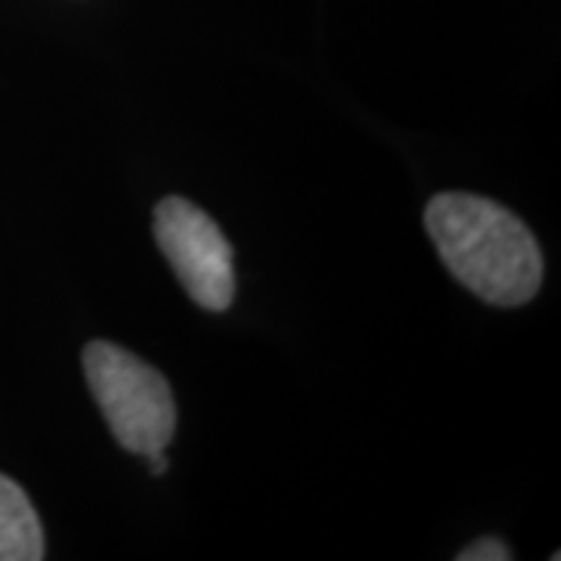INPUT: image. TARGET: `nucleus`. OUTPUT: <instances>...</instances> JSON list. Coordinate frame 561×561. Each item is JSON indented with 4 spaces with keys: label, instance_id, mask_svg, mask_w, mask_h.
Listing matches in <instances>:
<instances>
[{
    "label": "nucleus",
    "instance_id": "1",
    "mask_svg": "<svg viewBox=\"0 0 561 561\" xmlns=\"http://www.w3.org/2000/svg\"><path fill=\"white\" fill-rule=\"evenodd\" d=\"M424 224L447 271L489 305L520 307L541 289V248L500 203L439 193L426 206Z\"/></svg>",
    "mask_w": 561,
    "mask_h": 561
},
{
    "label": "nucleus",
    "instance_id": "2",
    "mask_svg": "<svg viewBox=\"0 0 561 561\" xmlns=\"http://www.w3.org/2000/svg\"><path fill=\"white\" fill-rule=\"evenodd\" d=\"M83 371L110 432L125 450L149 458L170 445L178 405L161 371L107 341L83 348Z\"/></svg>",
    "mask_w": 561,
    "mask_h": 561
},
{
    "label": "nucleus",
    "instance_id": "3",
    "mask_svg": "<svg viewBox=\"0 0 561 561\" xmlns=\"http://www.w3.org/2000/svg\"><path fill=\"white\" fill-rule=\"evenodd\" d=\"M159 250L178 273L180 284L203 310L221 312L234 299V252L206 210L170 195L153 210Z\"/></svg>",
    "mask_w": 561,
    "mask_h": 561
},
{
    "label": "nucleus",
    "instance_id": "4",
    "mask_svg": "<svg viewBox=\"0 0 561 561\" xmlns=\"http://www.w3.org/2000/svg\"><path fill=\"white\" fill-rule=\"evenodd\" d=\"M45 557V536L30 496L0 473V561H37Z\"/></svg>",
    "mask_w": 561,
    "mask_h": 561
},
{
    "label": "nucleus",
    "instance_id": "5",
    "mask_svg": "<svg viewBox=\"0 0 561 561\" xmlns=\"http://www.w3.org/2000/svg\"><path fill=\"white\" fill-rule=\"evenodd\" d=\"M460 561H507L512 559V551L504 546L500 538L483 536L479 541H473L468 549L458 553Z\"/></svg>",
    "mask_w": 561,
    "mask_h": 561
},
{
    "label": "nucleus",
    "instance_id": "6",
    "mask_svg": "<svg viewBox=\"0 0 561 561\" xmlns=\"http://www.w3.org/2000/svg\"><path fill=\"white\" fill-rule=\"evenodd\" d=\"M149 460H151V473H153V476L167 473V455H164V450L149 455Z\"/></svg>",
    "mask_w": 561,
    "mask_h": 561
}]
</instances>
